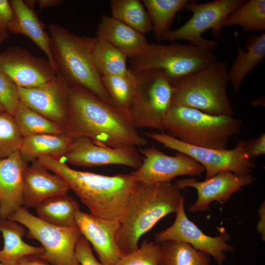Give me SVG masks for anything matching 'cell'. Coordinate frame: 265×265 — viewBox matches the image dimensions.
Masks as SVG:
<instances>
[{"label":"cell","instance_id":"cell-1","mask_svg":"<svg viewBox=\"0 0 265 265\" xmlns=\"http://www.w3.org/2000/svg\"><path fill=\"white\" fill-rule=\"evenodd\" d=\"M66 132L112 148L143 147L148 142L132 125L128 112L109 105L77 86L69 90Z\"/></svg>","mask_w":265,"mask_h":265},{"label":"cell","instance_id":"cell-2","mask_svg":"<svg viewBox=\"0 0 265 265\" xmlns=\"http://www.w3.org/2000/svg\"><path fill=\"white\" fill-rule=\"evenodd\" d=\"M37 162L61 178L92 215L121 221L137 180L128 173L106 176L70 168L61 158L42 157Z\"/></svg>","mask_w":265,"mask_h":265},{"label":"cell","instance_id":"cell-3","mask_svg":"<svg viewBox=\"0 0 265 265\" xmlns=\"http://www.w3.org/2000/svg\"><path fill=\"white\" fill-rule=\"evenodd\" d=\"M176 183L137 181L129 199L117 241L124 254L139 247L141 237L162 218L175 213L185 197Z\"/></svg>","mask_w":265,"mask_h":265},{"label":"cell","instance_id":"cell-4","mask_svg":"<svg viewBox=\"0 0 265 265\" xmlns=\"http://www.w3.org/2000/svg\"><path fill=\"white\" fill-rule=\"evenodd\" d=\"M49 30L58 73L70 86L84 89L112 105L92 59L96 37L79 36L56 24L50 25Z\"/></svg>","mask_w":265,"mask_h":265},{"label":"cell","instance_id":"cell-5","mask_svg":"<svg viewBox=\"0 0 265 265\" xmlns=\"http://www.w3.org/2000/svg\"><path fill=\"white\" fill-rule=\"evenodd\" d=\"M242 122L232 116L213 115L200 110L171 106L163 122L164 132L186 144L214 149H226L238 134Z\"/></svg>","mask_w":265,"mask_h":265},{"label":"cell","instance_id":"cell-6","mask_svg":"<svg viewBox=\"0 0 265 265\" xmlns=\"http://www.w3.org/2000/svg\"><path fill=\"white\" fill-rule=\"evenodd\" d=\"M228 65L218 60L198 72L171 81V106L196 109L213 115L232 116L226 92Z\"/></svg>","mask_w":265,"mask_h":265},{"label":"cell","instance_id":"cell-7","mask_svg":"<svg viewBox=\"0 0 265 265\" xmlns=\"http://www.w3.org/2000/svg\"><path fill=\"white\" fill-rule=\"evenodd\" d=\"M216 60L212 51L201 47L152 43L140 55L131 59L129 68L135 72L160 70L172 80L198 72Z\"/></svg>","mask_w":265,"mask_h":265},{"label":"cell","instance_id":"cell-8","mask_svg":"<svg viewBox=\"0 0 265 265\" xmlns=\"http://www.w3.org/2000/svg\"><path fill=\"white\" fill-rule=\"evenodd\" d=\"M135 73L137 86L128 110L131 121L136 129H154L164 132L163 122L172 103L171 81L160 70Z\"/></svg>","mask_w":265,"mask_h":265},{"label":"cell","instance_id":"cell-9","mask_svg":"<svg viewBox=\"0 0 265 265\" xmlns=\"http://www.w3.org/2000/svg\"><path fill=\"white\" fill-rule=\"evenodd\" d=\"M245 1V0H214L198 3L195 0H189L185 8L192 12L191 18L179 28L170 30L164 34L162 40L170 43L180 40H186L191 45L212 51L216 48L219 43L204 38L202 34L211 29L216 38H220L224 20Z\"/></svg>","mask_w":265,"mask_h":265},{"label":"cell","instance_id":"cell-10","mask_svg":"<svg viewBox=\"0 0 265 265\" xmlns=\"http://www.w3.org/2000/svg\"><path fill=\"white\" fill-rule=\"evenodd\" d=\"M7 218L27 229V238L39 241L44 252L38 256L52 265H80L76 255V243L81 236L77 226L62 227L47 223L21 207Z\"/></svg>","mask_w":265,"mask_h":265},{"label":"cell","instance_id":"cell-11","mask_svg":"<svg viewBox=\"0 0 265 265\" xmlns=\"http://www.w3.org/2000/svg\"><path fill=\"white\" fill-rule=\"evenodd\" d=\"M145 134L165 148L186 154L197 161L205 169L206 179L223 171L250 174L256 167L255 161L246 155L245 140H239L232 149H214L186 144L165 132H146Z\"/></svg>","mask_w":265,"mask_h":265},{"label":"cell","instance_id":"cell-12","mask_svg":"<svg viewBox=\"0 0 265 265\" xmlns=\"http://www.w3.org/2000/svg\"><path fill=\"white\" fill-rule=\"evenodd\" d=\"M184 197L176 212L173 223L156 234L155 241L158 243L175 240L189 244L196 250L204 252L212 257L218 265H222L227 258L226 252H233L235 247L227 243L230 233L223 229L216 237L206 235L187 216L185 211Z\"/></svg>","mask_w":265,"mask_h":265},{"label":"cell","instance_id":"cell-13","mask_svg":"<svg viewBox=\"0 0 265 265\" xmlns=\"http://www.w3.org/2000/svg\"><path fill=\"white\" fill-rule=\"evenodd\" d=\"M139 152L142 156V164L131 173L139 182L148 184L170 183L178 176H199L205 171L202 165L182 153L170 156L154 146L142 148Z\"/></svg>","mask_w":265,"mask_h":265},{"label":"cell","instance_id":"cell-14","mask_svg":"<svg viewBox=\"0 0 265 265\" xmlns=\"http://www.w3.org/2000/svg\"><path fill=\"white\" fill-rule=\"evenodd\" d=\"M66 163L86 167L121 165L136 169L142 156L135 147L112 148L94 143L83 136L75 137L68 151L61 158Z\"/></svg>","mask_w":265,"mask_h":265},{"label":"cell","instance_id":"cell-15","mask_svg":"<svg viewBox=\"0 0 265 265\" xmlns=\"http://www.w3.org/2000/svg\"><path fill=\"white\" fill-rule=\"evenodd\" d=\"M17 86L20 101L28 107L64 127L69 110L70 85L60 74L38 86Z\"/></svg>","mask_w":265,"mask_h":265},{"label":"cell","instance_id":"cell-16","mask_svg":"<svg viewBox=\"0 0 265 265\" xmlns=\"http://www.w3.org/2000/svg\"><path fill=\"white\" fill-rule=\"evenodd\" d=\"M255 181L256 178L251 174L242 175L223 171L203 181L187 178L179 180L175 183L181 190L188 187L196 190L197 200L188 208L190 212L194 213L209 210L212 202H227L234 193Z\"/></svg>","mask_w":265,"mask_h":265},{"label":"cell","instance_id":"cell-17","mask_svg":"<svg viewBox=\"0 0 265 265\" xmlns=\"http://www.w3.org/2000/svg\"><path fill=\"white\" fill-rule=\"evenodd\" d=\"M0 70L17 86L25 88L42 85L58 74L48 59L33 56L20 48L0 53Z\"/></svg>","mask_w":265,"mask_h":265},{"label":"cell","instance_id":"cell-18","mask_svg":"<svg viewBox=\"0 0 265 265\" xmlns=\"http://www.w3.org/2000/svg\"><path fill=\"white\" fill-rule=\"evenodd\" d=\"M77 226L92 245L103 265H116L123 255L117 241L120 221L104 219L90 213L79 211Z\"/></svg>","mask_w":265,"mask_h":265},{"label":"cell","instance_id":"cell-19","mask_svg":"<svg viewBox=\"0 0 265 265\" xmlns=\"http://www.w3.org/2000/svg\"><path fill=\"white\" fill-rule=\"evenodd\" d=\"M27 163L20 151L0 159V218H7L24 205L23 176Z\"/></svg>","mask_w":265,"mask_h":265},{"label":"cell","instance_id":"cell-20","mask_svg":"<svg viewBox=\"0 0 265 265\" xmlns=\"http://www.w3.org/2000/svg\"><path fill=\"white\" fill-rule=\"evenodd\" d=\"M69 187L59 176L53 174L37 160L27 166L23 176V201L25 208H36L50 197L67 194Z\"/></svg>","mask_w":265,"mask_h":265},{"label":"cell","instance_id":"cell-21","mask_svg":"<svg viewBox=\"0 0 265 265\" xmlns=\"http://www.w3.org/2000/svg\"><path fill=\"white\" fill-rule=\"evenodd\" d=\"M13 15L7 26V30L28 37L45 54L58 73L52 51L51 40L49 33L38 18L31 6L23 0H10Z\"/></svg>","mask_w":265,"mask_h":265},{"label":"cell","instance_id":"cell-22","mask_svg":"<svg viewBox=\"0 0 265 265\" xmlns=\"http://www.w3.org/2000/svg\"><path fill=\"white\" fill-rule=\"evenodd\" d=\"M96 37L109 43L131 59L140 55L149 44L144 34L106 15L98 25Z\"/></svg>","mask_w":265,"mask_h":265},{"label":"cell","instance_id":"cell-23","mask_svg":"<svg viewBox=\"0 0 265 265\" xmlns=\"http://www.w3.org/2000/svg\"><path fill=\"white\" fill-rule=\"evenodd\" d=\"M237 55L228 72L229 82L239 90L245 78L265 58V33L251 35L246 41V50L237 43Z\"/></svg>","mask_w":265,"mask_h":265},{"label":"cell","instance_id":"cell-24","mask_svg":"<svg viewBox=\"0 0 265 265\" xmlns=\"http://www.w3.org/2000/svg\"><path fill=\"white\" fill-rule=\"evenodd\" d=\"M75 137L67 132L26 137L23 138L19 151L26 163L35 161L42 157L62 158Z\"/></svg>","mask_w":265,"mask_h":265},{"label":"cell","instance_id":"cell-25","mask_svg":"<svg viewBox=\"0 0 265 265\" xmlns=\"http://www.w3.org/2000/svg\"><path fill=\"white\" fill-rule=\"evenodd\" d=\"M0 232L4 240L3 248L0 250V263L2 265H14L25 256H38L44 252L42 246H32L23 240L26 231L22 225L16 221L0 218Z\"/></svg>","mask_w":265,"mask_h":265},{"label":"cell","instance_id":"cell-26","mask_svg":"<svg viewBox=\"0 0 265 265\" xmlns=\"http://www.w3.org/2000/svg\"><path fill=\"white\" fill-rule=\"evenodd\" d=\"M40 219L49 224L62 227L77 226L76 215L80 205L67 194L54 196L43 201L36 208Z\"/></svg>","mask_w":265,"mask_h":265},{"label":"cell","instance_id":"cell-27","mask_svg":"<svg viewBox=\"0 0 265 265\" xmlns=\"http://www.w3.org/2000/svg\"><path fill=\"white\" fill-rule=\"evenodd\" d=\"M188 0H143L152 24L153 35L158 42L169 32L177 13Z\"/></svg>","mask_w":265,"mask_h":265},{"label":"cell","instance_id":"cell-28","mask_svg":"<svg viewBox=\"0 0 265 265\" xmlns=\"http://www.w3.org/2000/svg\"><path fill=\"white\" fill-rule=\"evenodd\" d=\"M92 56L95 68L101 77L124 75L129 71L126 54L106 41L96 37Z\"/></svg>","mask_w":265,"mask_h":265},{"label":"cell","instance_id":"cell-29","mask_svg":"<svg viewBox=\"0 0 265 265\" xmlns=\"http://www.w3.org/2000/svg\"><path fill=\"white\" fill-rule=\"evenodd\" d=\"M160 265H210L211 257L188 243L168 240L159 243Z\"/></svg>","mask_w":265,"mask_h":265},{"label":"cell","instance_id":"cell-30","mask_svg":"<svg viewBox=\"0 0 265 265\" xmlns=\"http://www.w3.org/2000/svg\"><path fill=\"white\" fill-rule=\"evenodd\" d=\"M110 7L114 19L144 34L152 31L151 22L142 1L112 0Z\"/></svg>","mask_w":265,"mask_h":265},{"label":"cell","instance_id":"cell-31","mask_svg":"<svg viewBox=\"0 0 265 265\" xmlns=\"http://www.w3.org/2000/svg\"><path fill=\"white\" fill-rule=\"evenodd\" d=\"M240 26L245 32H263L265 30V0L245 1L224 20V27Z\"/></svg>","mask_w":265,"mask_h":265},{"label":"cell","instance_id":"cell-32","mask_svg":"<svg viewBox=\"0 0 265 265\" xmlns=\"http://www.w3.org/2000/svg\"><path fill=\"white\" fill-rule=\"evenodd\" d=\"M13 116L23 137L66 132L64 126L34 111L21 101Z\"/></svg>","mask_w":265,"mask_h":265},{"label":"cell","instance_id":"cell-33","mask_svg":"<svg viewBox=\"0 0 265 265\" xmlns=\"http://www.w3.org/2000/svg\"><path fill=\"white\" fill-rule=\"evenodd\" d=\"M101 78L112 105L128 112L137 86L135 72L129 69L128 73L124 75L106 76Z\"/></svg>","mask_w":265,"mask_h":265},{"label":"cell","instance_id":"cell-34","mask_svg":"<svg viewBox=\"0 0 265 265\" xmlns=\"http://www.w3.org/2000/svg\"><path fill=\"white\" fill-rule=\"evenodd\" d=\"M23 137L14 116L6 111L0 112V159L20 151Z\"/></svg>","mask_w":265,"mask_h":265},{"label":"cell","instance_id":"cell-35","mask_svg":"<svg viewBox=\"0 0 265 265\" xmlns=\"http://www.w3.org/2000/svg\"><path fill=\"white\" fill-rule=\"evenodd\" d=\"M116 265H160L159 244L144 240L137 249L123 254Z\"/></svg>","mask_w":265,"mask_h":265},{"label":"cell","instance_id":"cell-36","mask_svg":"<svg viewBox=\"0 0 265 265\" xmlns=\"http://www.w3.org/2000/svg\"><path fill=\"white\" fill-rule=\"evenodd\" d=\"M20 102L17 85L0 70V104L14 116Z\"/></svg>","mask_w":265,"mask_h":265},{"label":"cell","instance_id":"cell-37","mask_svg":"<svg viewBox=\"0 0 265 265\" xmlns=\"http://www.w3.org/2000/svg\"><path fill=\"white\" fill-rule=\"evenodd\" d=\"M75 252L77 259L80 265H103L94 255L90 244L81 236L76 245Z\"/></svg>","mask_w":265,"mask_h":265},{"label":"cell","instance_id":"cell-38","mask_svg":"<svg viewBox=\"0 0 265 265\" xmlns=\"http://www.w3.org/2000/svg\"><path fill=\"white\" fill-rule=\"evenodd\" d=\"M246 154L253 159L265 154V134L263 133L257 138L246 141Z\"/></svg>","mask_w":265,"mask_h":265},{"label":"cell","instance_id":"cell-39","mask_svg":"<svg viewBox=\"0 0 265 265\" xmlns=\"http://www.w3.org/2000/svg\"><path fill=\"white\" fill-rule=\"evenodd\" d=\"M13 15L10 1L0 0V28L7 30V26L12 20Z\"/></svg>","mask_w":265,"mask_h":265},{"label":"cell","instance_id":"cell-40","mask_svg":"<svg viewBox=\"0 0 265 265\" xmlns=\"http://www.w3.org/2000/svg\"><path fill=\"white\" fill-rule=\"evenodd\" d=\"M14 265H52L36 255H30L19 259Z\"/></svg>","mask_w":265,"mask_h":265},{"label":"cell","instance_id":"cell-41","mask_svg":"<svg viewBox=\"0 0 265 265\" xmlns=\"http://www.w3.org/2000/svg\"><path fill=\"white\" fill-rule=\"evenodd\" d=\"M265 201L259 208V220L257 225V229L260 233L263 239L265 238Z\"/></svg>","mask_w":265,"mask_h":265},{"label":"cell","instance_id":"cell-42","mask_svg":"<svg viewBox=\"0 0 265 265\" xmlns=\"http://www.w3.org/2000/svg\"><path fill=\"white\" fill-rule=\"evenodd\" d=\"M63 1L61 0H37L39 4V10L49 7L58 5Z\"/></svg>","mask_w":265,"mask_h":265},{"label":"cell","instance_id":"cell-43","mask_svg":"<svg viewBox=\"0 0 265 265\" xmlns=\"http://www.w3.org/2000/svg\"><path fill=\"white\" fill-rule=\"evenodd\" d=\"M8 37L7 30L0 28V45Z\"/></svg>","mask_w":265,"mask_h":265},{"label":"cell","instance_id":"cell-44","mask_svg":"<svg viewBox=\"0 0 265 265\" xmlns=\"http://www.w3.org/2000/svg\"><path fill=\"white\" fill-rule=\"evenodd\" d=\"M4 111H5V109L0 104V112Z\"/></svg>","mask_w":265,"mask_h":265},{"label":"cell","instance_id":"cell-45","mask_svg":"<svg viewBox=\"0 0 265 265\" xmlns=\"http://www.w3.org/2000/svg\"><path fill=\"white\" fill-rule=\"evenodd\" d=\"M0 265H2L1 263H0Z\"/></svg>","mask_w":265,"mask_h":265}]
</instances>
